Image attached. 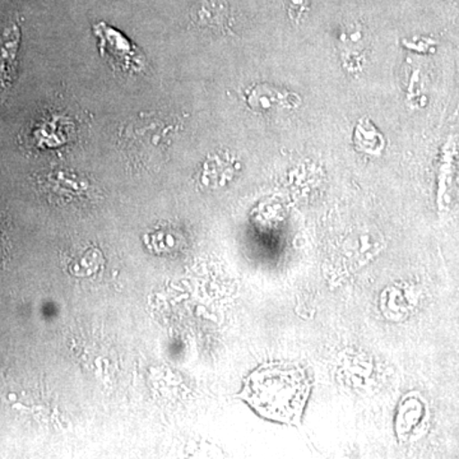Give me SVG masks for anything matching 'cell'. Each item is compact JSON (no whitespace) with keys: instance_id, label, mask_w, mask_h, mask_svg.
<instances>
[{"instance_id":"6da1fadb","label":"cell","mask_w":459,"mask_h":459,"mask_svg":"<svg viewBox=\"0 0 459 459\" xmlns=\"http://www.w3.org/2000/svg\"><path fill=\"white\" fill-rule=\"evenodd\" d=\"M312 391L307 370L282 362H267L244 380L238 398L262 418L286 425H300Z\"/></svg>"},{"instance_id":"7a4b0ae2","label":"cell","mask_w":459,"mask_h":459,"mask_svg":"<svg viewBox=\"0 0 459 459\" xmlns=\"http://www.w3.org/2000/svg\"><path fill=\"white\" fill-rule=\"evenodd\" d=\"M93 31L99 39L100 51L108 57L111 65L126 74H140L144 71L146 59L143 54L122 32L105 22L95 25Z\"/></svg>"},{"instance_id":"3957f363","label":"cell","mask_w":459,"mask_h":459,"mask_svg":"<svg viewBox=\"0 0 459 459\" xmlns=\"http://www.w3.org/2000/svg\"><path fill=\"white\" fill-rule=\"evenodd\" d=\"M247 102L253 110L265 113V111L279 110V108L299 107L300 99L290 91L261 83L252 87V90L247 92Z\"/></svg>"},{"instance_id":"277c9868","label":"cell","mask_w":459,"mask_h":459,"mask_svg":"<svg viewBox=\"0 0 459 459\" xmlns=\"http://www.w3.org/2000/svg\"><path fill=\"white\" fill-rule=\"evenodd\" d=\"M368 41L359 25L346 26L338 39V50L343 66L350 74H360L367 60Z\"/></svg>"},{"instance_id":"5b68a950","label":"cell","mask_w":459,"mask_h":459,"mask_svg":"<svg viewBox=\"0 0 459 459\" xmlns=\"http://www.w3.org/2000/svg\"><path fill=\"white\" fill-rule=\"evenodd\" d=\"M195 21L202 27L226 32L230 30V11L225 0H204L195 13Z\"/></svg>"},{"instance_id":"8992f818","label":"cell","mask_w":459,"mask_h":459,"mask_svg":"<svg viewBox=\"0 0 459 459\" xmlns=\"http://www.w3.org/2000/svg\"><path fill=\"white\" fill-rule=\"evenodd\" d=\"M353 143L361 152L369 153V155H380L385 147V140L373 123L367 117H362L356 126L353 133Z\"/></svg>"},{"instance_id":"52a82bcc","label":"cell","mask_w":459,"mask_h":459,"mask_svg":"<svg viewBox=\"0 0 459 459\" xmlns=\"http://www.w3.org/2000/svg\"><path fill=\"white\" fill-rule=\"evenodd\" d=\"M18 44H20V30L17 26L4 33V45L0 51V87L5 89L11 83L16 63Z\"/></svg>"},{"instance_id":"ba28073f","label":"cell","mask_w":459,"mask_h":459,"mask_svg":"<svg viewBox=\"0 0 459 459\" xmlns=\"http://www.w3.org/2000/svg\"><path fill=\"white\" fill-rule=\"evenodd\" d=\"M307 9H309V0H287V13L292 22H300Z\"/></svg>"}]
</instances>
